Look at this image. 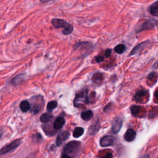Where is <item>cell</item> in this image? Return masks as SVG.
<instances>
[{
	"mask_svg": "<svg viewBox=\"0 0 158 158\" xmlns=\"http://www.w3.org/2000/svg\"><path fill=\"white\" fill-rule=\"evenodd\" d=\"M81 148L80 142L72 141L67 143L64 147L62 153V157H75L78 156Z\"/></svg>",
	"mask_w": 158,
	"mask_h": 158,
	"instance_id": "cell-1",
	"label": "cell"
},
{
	"mask_svg": "<svg viewBox=\"0 0 158 158\" xmlns=\"http://www.w3.org/2000/svg\"><path fill=\"white\" fill-rule=\"evenodd\" d=\"M51 23L53 26L56 29L63 28L64 30H62V33L65 35H70L73 32V26L62 19H53L51 21Z\"/></svg>",
	"mask_w": 158,
	"mask_h": 158,
	"instance_id": "cell-2",
	"label": "cell"
},
{
	"mask_svg": "<svg viewBox=\"0 0 158 158\" xmlns=\"http://www.w3.org/2000/svg\"><path fill=\"white\" fill-rule=\"evenodd\" d=\"M32 109L31 111L33 114H37L43 108L44 106V100L43 97L39 95L32 98Z\"/></svg>",
	"mask_w": 158,
	"mask_h": 158,
	"instance_id": "cell-3",
	"label": "cell"
},
{
	"mask_svg": "<svg viewBox=\"0 0 158 158\" xmlns=\"http://www.w3.org/2000/svg\"><path fill=\"white\" fill-rule=\"evenodd\" d=\"M88 101V90H85L84 91L78 94L74 100V106L75 107H80Z\"/></svg>",
	"mask_w": 158,
	"mask_h": 158,
	"instance_id": "cell-4",
	"label": "cell"
},
{
	"mask_svg": "<svg viewBox=\"0 0 158 158\" xmlns=\"http://www.w3.org/2000/svg\"><path fill=\"white\" fill-rule=\"evenodd\" d=\"M20 142H21V140L17 139L13 141L10 144L5 146L2 149H0V155L6 154L14 151L20 145Z\"/></svg>",
	"mask_w": 158,
	"mask_h": 158,
	"instance_id": "cell-5",
	"label": "cell"
},
{
	"mask_svg": "<svg viewBox=\"0 0 158 158\" xmlns=\"http://www.w3.org/2000/svg\"><path fill=\"white\" fill-rule=\"evenodd\" d=\"M156 24H157V21L153 19L147 20L139 26V27L137 29V32H140L143 30L151 29L154 28Z\"/></svg>",
	"mask_w": 158,
	"mask_h": 158,
	"instance_id": "cell-6",
	"label": "cell"
},
{
	"mask_svg": "<svg viewBox=\"0 0 158 158\" xmlns=\"http://www.w3.org/2000/svg\"><path fill=\"white\" fill-rule=\"evenodd\" d=\"M70 136V133L69 132L67 131H62L59 133L56 140V145L58 146H61L62 144L64 143L67 139H69Z\"/></svg>",
	"mask_w": 158,
	"mask_h": 158,
	"instance_id": "cell-7",
	"label": "cell"
},
{
	"mask_svg": "<svg viewBox=\"0 0 158 158\" xmlns=\"http://www.w3.org/2000/svg\"><path fill=\"white\" fill-rule=\"evenodd\" d=\"M149 95L148 92L146 90H140L135 94L134 97V100L137 102H143L145 99H146Z\"/></svg>",
	"mask_w": 158,
	"mask_h": 158,
	"instance_id": "cell-8",
	"label": "cell"
},
{
	"mask_svg": "<svg viewBox=\"0 0 158 158\" xmlns=\"http://www.w3.org/2000/svg\"><path fill=\"white\" fill-rule=\"evenodd\" d=\"M114 141V139L113 137L111 136H109V135H107V136H104V137H103L101 139L100 145L103 147H107V146H111L112 144H113Z\"/></svg>",
	"mask_w": 158,
	"mask_h": 158,
	"instance_id": "cell-9",
	"label": "cell"
},
{
	"mask_svg": "<svg viewBox=\"0 0 158 158\" xmlns=\"http://www.w3.org/2000/svg\"><path fill=\"white\" fill-rule=\"evenodd\" d=\"M122 126V121L120 118H116L112 125V132L116 134L118 133Z\"/></svg>",
	"mask_w": 158,
	"mask_h": 158,
	"instance_id": "cell-10",
	"label": "cell"
},
{
	"mask_svg": "<svg viewBox=\"0 0 158 158\" xmlns=\"http://www.w3.org/2000/svg\"><path fill=\"white\" fill-rule=\"evenodd\" d=\"M136 132L133 129H128L124 135V139L127 142H132L136 137Z\"/></svg>",
	"mask_w": 158,
	"mask_h": 158,
	"instance_id": "cell-11",
	"label": "cell"
},
{
	"mask_svg": "<svg viewBox=\"0 0 158 158\" xmlns=\"http://www.w3.org/2000/svg\"><path fill=\"white\" fill-rule=\"evenodd\" d=\"M65 123V119L62 117H58L54 121L53 124V127L56 130H59L62 128Z\"/></svg>",
	"mask_w": 158,
	"mask_h": 158,
	"instance_id": "cell-12",
	"label": "cell"
},
{
	"mask_svg": "<svg viewBox=\"0 0 158 158\" xmlns=\"http://www.w3.org/2000/svg\"><path fill=\"white\" fill-rule=\"evenodd\" d=\"M100 128V123L99 121H97L95 123H94L93 125H92L90 127L88 130V132L90 135H95L98 132Z\"/></svg>",
	"mask_w": 158,
	"mask_h": 158,
	"instance_id": "cell-13",
	"label": "cell"
},
{
	"mask_svg": "<svg viewBox=\"0 0 158 158\" xmlns=\"http://www.w3.org/2000/svg\"><path fill=\"white\" fill-rule=\"evenodd\" d=\"M147 42L148 41H145V42H143V43L139 44L138 46H137L134 49H133V50L132 51V52L130 53V55H135L138 53H140L145 48L146 45L147 44H146Z\"/></svg>",
	"mask_w": 158,
	"mask_h": 158,
	"instance_id": "cell-14",
	"label": "cell"
},
{
	"mask_svg": "<svg viewBox=\"0 0 158 158\" xmlns=\"http://www.w3.org/2000/svg\"><path fill=\"white\" fill-rule=\"evenodd\" d=\"M81 117H82V119L84 121H90L93 117V112L92 111H86L83 112L82 113Z\"/></svg>",
	"mask_w": 158,
	"mask_h": 158,
	"instance_id": "cell-15",
	"label": "cell"
},
{
	"mask_svg": "<svg viewBox=\"0 0 158 158\" xmlns=\"http://www.w3.org/2000/svg\"><path fill=\"white\" fill-rule=\"evenodd\" d=\"M104 80V76L102 74H100V73H97V74H95L93 76V78H92V80L93 82L96 83V84H101L103 81Z\"/></svg>",
	"mask_w": 158,
	"mask_h": 158,
	"instance_id": "cell-16",
	"label": "cell"
},
{
	"mask_svg": "<svg viewBox=\"0 0 158 158\" xmlns=\"http://www.w3.org/2000/svg\"><path fill=\"white\" fill-rule=\"evenodd\" d=\"M30 104L26 100L22 101L20 104V108L21 111L24 112H26L30 109Z\"/></svg>",
	"mask_w": 158,
	"mask_h": 158,
	"instance_id": "cell-17",
	"label": "cell"
},
{
	"mask_svg": "<svg viewBox=\"0 0 158 158\" xmlns=\"http://www.w3.org/2000/svg\"><path fill=\"white\" fill-rule=\"evenodd\" d=\"M149 12L153 16H158V2L150 6Z\"/></svg>",
	"mask_w": 158,
	"mask_h": 158,
	"instance_id": "cell-18",
	"label": "cell"
},
{
	"mask_svg": "<svg viewBox=\"0 0 158 158\" xmlns=\"http://www.w3.org/2000/svg\"><path fill=\"white\" fill-rule=\"evenodd\" d=\"M53 118V116L48 113H44L40 117V121L43 123H47Z\"/></svg>",
	"mask_w": 158,
	"mask_h": 158,
	"instance_id": "cell-19",
	"label": "cell"
},
{
	"mask_svg": "<svg viewBox=\"0 0 158 158\" xmlns=\"http://www.w3.org/2000/svg\"><path fill=\"white\" fill-rule=\"evenodd\" d=\"M84 133V129L82 127H77L75 128L73 132V136L75 138H79L81 137Z\"/></svg>",
	"mask_w": 158,
	"mask_h": 158,
	"instance_id": "cell-20",
	"label": "cell"
},
{
	"mask_svg": "<svg viewBox=\"0 0 158 158\" xmlns=\"http://www.w3.org/2000/svg\"><path fill=\"white\" fill-rule=\"evenodd\" d=\"M140 111H141V107L139 106H132L130 107L131 113L132 114V115L135 116H138L140 114Z\"/></svg>",
	"mask_w": 158,
	"mask_h": 158,
	"instance_id": "cell-21",
	"label": "cell"
},
{
	"mask_svg": "<svg viewBox=\"0 0 158 158\" xmlns=\"http://www.w3.org/2000/svg\"><path fill=\"white\" fill-rule=\"evenodd\" d=\"M125 50V45L122 44H119L114 48V51L118 54H122V53L124 52Z\"/></svg>",
	"mask_w": 158,
	"mask_h": 158,
	"instance_id": "cell-22",
	"label": "cell"
},
{
	"mask_svg": "<svg viewBox=\"0 0 158 158\" xmlns=\"http://www.w3.org/2000/svg\"><path fill=\"white\" fill-rule=\"evenodd\" d=\"M58 106V103L56 101H50V103H48V106H47V109L48 111L51 112L52 111H53Z\"/></svg>",
	"mask_w": 158,
	"mask_h": 158,
	"instance_id": "cell-23",
	"label": "cell"
},
{
	"mask_svg": "<svg viewBox=\"0 0 158 158\" xmlns=\"http://www.w3.org/2000/svg\"><path fill=\"white\" fill-rule=\"evenodd\" d=\"M22 77H23V75H19L17 77L14 78L12 80V83H13L14 85H18L19 83H20V82H22Z\"/></svg>",
	"mask_w": 158,
	"mask_h": 158,
	"instance_id": "cell-24",
	"label": "cell"
},
{
	"mask_svg": "<svg viewBox=\"0 0 158 158\" xmlns=\"http://www.w3.org/2000/svg\"><path fill=\"white\" fill-rule=\"evenodd\" d=\"M157 77V73H156V72H152V73H151V74L148 75V79L149 80H150V81H152V80H154L156 81Z\"/></svg>",
	"mask_w": 158,
	"mask_h": 158,
	"instance_id": "cell-25",
	"label": "cell"
},
{
	"mask_svg": "<svg viewBox=\"0 0 158 158\" xmlns=\"http://www.w3.org/2000/svg\"><path fill=\"white\" fill-rule=\"evenodd\" d=\"M96 61L98 62H101L104 61V57L102 56H98L96 58Z\"/></svg>",
	"mask_w": 158,
	"mask_h": 158,
	"instance_id": "cell-26",
	"label": "cell"
},
{
	"mask_svg": "<svg viewBox=\"0 0 158 158\" xmlns=\"http://www.w3.org/2000/svg\"><path fill=\"white\" fill-rule=\"evenodd\" d=\"M111 52H112L111 50H110V49L106 50V51H105V56L106 57H109L111 56Z\"/></svg>",
	"mask_w": 158,
	"mask_h": 158,
	"instance_id": "cell-27",
	"label": "cell"
},
{
	"mask_svg": "<svg viewBox=\"0 0 158 158\" xmlns=\"http://www.w3.org/2000/svg\"><path fill=\"white\" fill-rule=\"evenodd\" d=\"M154 97H155V99L158 102V88L156 90V92L154 93Z\"/></svg>",
	"mask_w": 158,
	"mask_h": 158,
	"instance_id": "cell-28",
	"label": "cell"
},
{
	"mask_svg": "<svg viewBox=\"0 0 158 158\" xmlns=\"http://www.w3.org/2000/svg\"><path fill=\"white\" fill-rule=\"evenodd\" d=\"M40 1L41 3H47V2H49L51 1V0H40Z\"/></svg>",
	"mask_w": 158,
	"mask_h": 158,
	"instance_id": "cell-29",
	"label": "cell"
},
{
	"mask_svg": "<svg viewBox=\"0 0 158 158\" xmlns=\"http://www.w3.org/2000/svg\"><path fill=\"white\" fill-rule=\"evenodd\" d=\"M154 68H158V61L154 64Z\"/></svg>",
	"mask_w": 158,
	"mask_h": 158,
	"instance_id": "cell-30",
	"label": "cell"
},
{
	"mask_svg": "<svg viewBox=\"0 0 158 158\" xmlns=\"http://www.w3.org/2000/svg\"><path fill=\"white\" fill-rule=\"evenodd\" d=\"M2 135H3V130L1 128H0V139L2 138Z\"/></svg>",
	"mask_w": 158,
	"mask_h": 158,
	"instance_id": "cell-31",
	"label": "cell"
}]
</instances>
